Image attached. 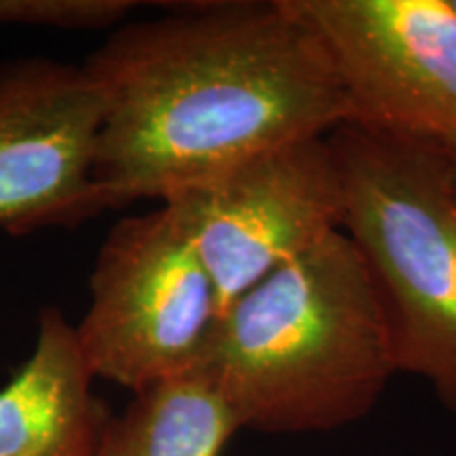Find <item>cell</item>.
<instances>
[{"instance_id":"7","label":"cell","mask_w":456,"mask_h":456,"mask_svg":"<svg viewBox=\"0 0 456 456\" xmlns=\"http://www.w3.org/2000/svg\"><path fill=\"white\" fill-rule=\"evenodd\" d=\"M102 98L83 66L0 60V231L74 228L102 212Z\"/></svg>"},{"instance_id":"11","label":"cell","mask_w":456,"mask_h":456,"mask_svg":"<svg viewBox=\"0 0 456 456\" xmlns=\"http://www.w3.org/2000/svg\"><path fill=\"white\" fill-rule=\"evenodd\" d=\"M450 159H452V174H454V191H456V151H448Z\"/></svg>"},{"instance_id":"3","label":"cell","mask_w":456,"mask_h":456,"mask_svg":"<svg viewBox=\"0 0 456 456\" xmlns=\"http://www.w3.org/2000/svg\"><path fill=\"white\" fill-rule=\"evenodd\" d=\"M345 188L342 231L391 322L397 372L456 414V191L446 148L359 125L328 135Z\"/></svg>"},{"instance_id":"1","label":"cell","mask_w":456,"mask_h":456,"mask_svg":"<svg viewBox=\"0 0 456 456\" xmlns=\"http://www.w3.org/2000/svg\"><path fill=\"white\" fill-rule=\"evenodd\" d=\"M100 91L106 209L161 201L349 123L322 38L294 0L182 4L125 21L83 61Z\"/></svg>"},{"instance_id":"6","label":"cell","mask_w":456,"mask_h":456,"mask_svg":"<svg viewBox=\"0 0 456 456\" xmlns=\"http://www.w3.org/2000/svg\"><path fill=\"white\" fill-rule=\"evenodd\" d=\"M322 38L349 123L456 151L452 0H294Z\"/></svg>"},{"instance_id":"9","label":"cell","mask_w":456,"mask_h":456,"mask_svg":"<svg viewBox=\"0 0 456 456\" xmlns=\"http://www.w3.org/2000/svg\"><path fill=\"white\" fill-rule=\"evenodd\" d=\"M237 431L212 385L188 372L134 393L110 419L94 456H222Z\"/></svg>"},{"instance_id":"5","label":"cell","mask_w":456,"mask_h":456,"mask_svg":"<svg viewBox=\"0 0 456 456\" xmlns=\"http://www.w3.org/2000/svg\"><path fill=\"white\" fill-rule=\"evenodd\" d=\"M212 277L220 315L273 273L342 231L345 188L328 135L260 152L167 201Z\"/></svg>"},{"instance_id":"12","label":"cell","mask_w":456,"mask_h":456,"mask_svg":"<svg viewBox=\"0 0 456 456\" xmlns=\"http://www.w3.org/2000/svg\"><path fill=\"white\" fill-rule=\"evenodd\" d=\"M452 3H454V7H456V0H452Z\"/></svg>"},{"instance_id":"4","label":"cell","mask_w":456,"mask_h":456,"mask_svg":"<svg viewBox=\"0 0 456 456\" xmlns=\"http://www.w3.org/2000/svg\"><path fill=\"white\" fill-rule=\"evenodd\" d=\"M89 289L78 345L95 379L131 393L192 372L220 317L212 277L169 203L110 228Z\"/></svg>"},{"instance_id":"10","label":"cell","mask_w":456,"mask_h":456,"mask_svg":"<svg viewBox=\"0 0 456 456\" xmlns=\"http://www.w3.org/2000/svg\"><path fill=\"white\" fill-rule=\"evenodd\" d=\"M134 11L131 0H0V26L112 32Z\"/></svg>"},{"instance_id":"2","label":"cell","mask_w":456,"mask_h":456,"mask_svg":"<svg viewBox=\"0 0 456 456\" xmlns=\"http://www.w3.org/2000/svg\"><path fill=\"white\" fill-rule=\"evenodd\" d=\"M192 372L239 429L323 433L372 412L397 368L383 294L351 237L332 232L232 302Z\"/></svg>"},{"instance_id":"8","label":"cell","mask_w":456,"mask_h":456,"mask_svg":"<svg viewBox=\"0 0 456 456\" xmlns=\"http://www.w3.org/2000/svg\"><path fill=\"white\" fill-rule=\"evenodd\" d=\"M94 379L77 326L43 309L32 355L0 389V456H94L112 419Z\"/></svg>"}]
</instances>
